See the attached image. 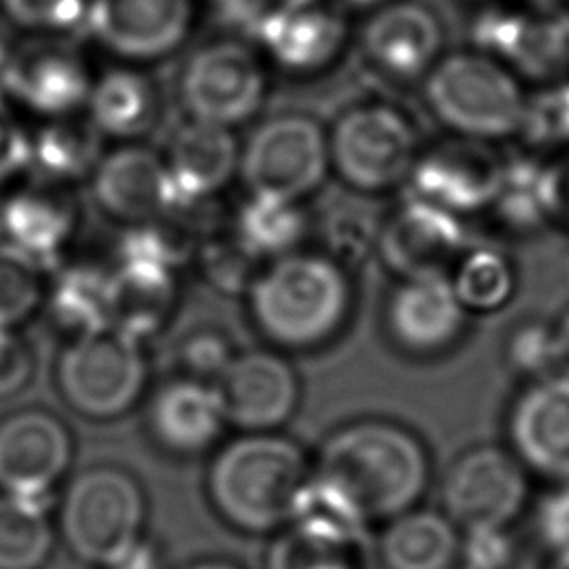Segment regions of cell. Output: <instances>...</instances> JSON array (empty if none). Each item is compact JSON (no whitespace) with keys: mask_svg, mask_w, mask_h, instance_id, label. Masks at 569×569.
Returning a JSON list of instances; mask_svg holds the SVG:
<instances>
[{"mask_svg":"<svg viewBox=\"0 0 569 569\" xmlns=\"http://www.w3.org/2000/svg\"><path fill=\"white\" fill-rule=\"evenodd\" d=\"M427 482L429 456L420 438L393 420L362 418L322 442L311 460L307 507L365 529L413 509Z\"/></svg>","mask_w":569,"mask_h":569,"instance_id":"cell-1","label":"cell"},{"mask_svg":"<svg viewBox=\"0 0 569 569\" xmlns=\"http://www.w3.org/2000/svg\"><path fill=\"white\" fill-rule=\"evenodd\" d=\"M311 460L302 447L273 431H247L222 445L207 471L218 516L244 533H276L309 500Z\"/></svg>","mask_w":569,"mask_h":569,"instance_id":"cell-2","label":"cell"},{"mask_svg":"<svg viewBox=\"0 0 569 569\" xmlns=\"http://www.w3.org/2000/svg\"><path fill=\"white\" fill-rule=\"evenodd\" d=\"M353 302L345 267L322 251H291L269 260L247 291L258 331L280 349L307 351L329 342Z\"/></svg>","mask_w":569,"mask_h":569,"instance_id":"cell-3","label":"cell"},{"mask_svg":"<svg viewBox=\"0 0 569 569\" xmlns=\"http://www.w3.org/2000/svg\"><path fill=\"white\" fill-rule=\"evenodd\" d=\"M147 498L124 469L100 465L80 471L58 507V533L67 549L98 569H118L144 540Z\"/></svg>","mask_w":569,"mask_h":569,"instance_id":"cell-4","label":"cell"},{"mask_svg":"<svg viewBox=\"0 0 569 569\" xmlns=\"http://www.w3.org/2000/svg\"><path fill=\"white\" fill-rule=\"evenodd\" d=\"M422 93L453 136L487 142L518 133L527 100L520 76L473 47L442 53L422 78Z\"/></svg>","mask_w":569,"mask_h":569,"instance_id":"cell-5","label":"cell"},{"mask_svg":"<svg viewBox=\"0 0 569 569\" xmlns=\"http://www.w3.org/2000/svg\"><path fill=\"white\" fill-rule=\"evenodd\" d=\"M56 385L84 418L111 420L127 413L147 387L140 340L111 325L73 336L58 358Z\"/></svg>","mask_w":569,"mask_h":569,"instance_id":"cell-6","label":"cell"},{"mask_svg":"<svg viewBox=\"0 0 569 569\" xmlns=\"http://www.w3.org/2000/svg\"><path fill=\"white\" fill-rule=\"evenodd\" d=\"M329 136L331 169L362 193L405 184L420 149L411 120L387 102H360L342 111Z\"/></svg>","mask_w":569,"mask_h":569,"instance_id":"cell-7","label":"cell"},{"mask_svg":"<svg viewBox=\"0 0 569 569\" xmlns=\"http://www.w3.org/2000/svg\"><path fill=\"white\" fill-rule=\"evenodd\" d=\"M329 171V136L307 113L262 120L240 149L238 176L249 193L305 200Z\"/></svg>","mask_w":569,"mask_h":569,"instance_id":"cell-8","label":"cell"},{"mask_svg":"<svg viewBox=\"0 0 569 569\" xmlns=\"http://www.w3.org/2000/svg\"><path fill=\"white\" fill-rule=\"evenodd\" d=\"M473 49L516 76L560 80L569 71V9L560 4H489L471 20Z\"/></svg>","mask_w":569,"mask_h":569,"instance_id":"cell-9","label":"cell"},{"mask_svg":"<svg viewBox=\"0 0 569 569\" xmlns=\"http://www.w3.org/2000/svg\"><path fill=\"white\" fill-rule=\"evenodd\" d=\"M267 73L260 56L236 42L216 40L189 56L178 80L187 118L233 129L262 107Z\"/></svg>","mask_w":569,"mask_h":569,"instance_id":"cell-10","label":"cell"},{"mask_svg":"<svg viewBox=\"0 0 569 569\" xmlns=\"http://www.w3.org/2000/svg\"><path fill=\"white\" fill-rule=\"evenodd\" d=\"M529 493L527 469L511 449L482 445L465 451L447 471L442 502L462 529H507Z\"/></svg>","mask_w":569,"mask_h":569,"instance_id":"cell-11","label":"cell"},{"mask_svg":"<svg viewBox=\"0 0 569 569\" xmlns=\"http://www.w3.org/2000/svg\"><path fill=\"white\" fill-rule=\"evenodd\" d=\"M249 33L278 69L307 76L340 58L349 27L329 0H271Z\"/></svg>","mask_w":569,"mask_h":569,"instance_id":"cell-12","label":"cell"},{"mask_svg":"<svg viewBox=\"0 0 569 569\" xmlns=\"http://www.w3.org/2000/svg\"><path fill=\"white\" fill-rule=\"evenodd\" d=\"M502 162L487 140L451 136L418 153L405 180L407 196L458 216L487 211Z\"/></svg>","mask_w":569,"mask_h":569,"instance_id":"cell-13","label":"cell"},{"mask_svg":"<svg viewBox=\"0 0 569 569\" xmlns=\"http://www.w3.org/2000/svg\"><path fill=\"white\" fill-rule=\"evenodd\" d=\"M193 18V0H91L84 29L116 58L140 64L180 49Z\"/></svg>","mask_w":569,"mask_h":569,"instance_id":"cell-14","label":"cell"},{"mask_svg":"<svg viewBox=\"0 0 569 569\" xmlns=\"http://www.w3.org/2000/svg\"><path fill=\"white\" fill-rule=\"evenodd\" d=\"M467 247L462 216L418 198L405 196L380 222L378 256L398 278L449 276Z\"/></svg>","mask_w":569,"mask_h":569,"instance_id":"cell-15","label":"cell"},{"mask_svg":"<svg viewBox=\"0 0 569 569\" xmlns=\"http://www.w3.org/2000/svg\"><path fill=\"white\" fill-rule=\"evenodd\" d=\"M507 433L527 471L569 485V369L533 378L520 391Z\"/></svg>","mask_w":569,"mask_h":569,"instance_id":"cell-16","label":"cell"},{"mask_svg":"<svg viewBox=\"0 0 569 569\" xmlns=\"http://www.w3.org/2000/svg\"><path fill=\"white\" fill-rule=\"evenodd\" d=\"M73 438L67 425L42 409H22L0 420V493L44 498L69 471Z\"/></svg>","mask_w":569,"mask_h":569,"instance_id":"cell-17","label":"cell"},{"mask_svg":"<svg viewBox=\"0 0 569 569\" xmlns=\"http://www.w3.org/2000/svg\"><path fill=\"white\" fill-rule=\"evenodd\" d=\"M227 425L242 431H273L300 400V382L289 360L269 349L242 351L213 380Z\"/></svg>","mask_w":569,"mask_h":569,"instance_id":"cell-18","label":"cell"},{"mask_svg":"<svg viewBox=\"0 0 569 569\" xmlns=\"http://www.w3.org/2000/svg\"><path fill=\"white\" fill-rule=\"evenodd\" d=\"M93 78L84 60L53 38L11 47L4 91L42 120L78 113L87 107Z\"/></svg>","mask_w":569,"mask_h":569,"instance_id":"cell-19","label":"cell"},{"mask_svg":"<svg viewBox=\"0 0 569 569\" xmlns=\"http://www.w3.org/2000/svg\"><path fill=\"white\" fill-rule=\"evenodd\" d=\"M445 27L420 0H389L369 11L362 49L369 62L396 80L425 78L440 60Z\"/></svg>","mask_w":569,"mask_h":569,"instance_id":"cell-20","label":"cell"},{"mask_svg":"<svg viewBox=\"0 0 569 569\" xmlns=\"http://www.w3.org/2000/svg\"><path fill=\"white\" fill-rule=\"evenodd\" d=\"M467 316L447 273L400 278L387 300L389 336L400 349L418 356L451 347L462 336Z\"/></svg>","mask_w":569,"mask_h":569,"instance_id":"cell-21","label":"cell"},{"mask_svg":"<svg viewBox=\"0 0 569 569\" xmlns=\"http://www.w3.org/2000/svg\"><path fill=\"white\" fill-rule=\"evenodd\" d=\"M240 149L233 129L187 118L164 156L176 211L187 213L220 193L240 171Z\"/></svg>","mask_w":569,"mask_h":569,"instance_id":"cell-22","label":"cell"},{"mask_svg":"<svg viewBox=\"0 0 569 569\" xmlns=\"http://www.w3.org/2000/svg\"><path fill=\"white\" fill-rule=\"evenodd\" d=\"M91 176L100 209L127 224L176 211L167 160L149 147L120 144L100 156Z\"/></svg>","mask_w":569,"mask_h":569,"instance_id":"cell-23","label":"cell"},{"mask_svg":"<svg viewBox=\"0 0 569 569\" xmlns=\"http://www.w3.org/2000/svg\"><path fill=\"white\" fill-rule=\"evenodd\" d=\"M78 227V204L64 182L40 178L11 191L0 204L2 242L49 267Z\"/></svg>","mask_w":569,"mask_h":569,"instance_id":"cell-24","label":"cell"},{"mask_svg":"<svg viewBox=\"0 0 569 569\" xmlns=\"http://www.w3.org/2000/svg\"><path fill=\"white\" fill-rule=\"evenodd\" d=\"M227 425L213 382L182 376L164 382L149 405V429L171 453L193 456L209 449Z\"/></svg>","mask_w":569,"mask_h":569,"instance_id":"cell-25","label":"cell"},{"mask_svg":"<svg viewBox=\"0 0 569 569\" xmlns=\"http://www.w3.org/2000/svg\"><path fill=\"white\" fill-rule=\"evenodd\" d=\"M264 569H362V527L307 507L273 533Z\"/></svg>","mask_w":569,"mask_h":569,"instance_id":"cell-26","label":"cell"},{"mask_svg":"<svg viewBox=\"0 0 569 569\" xmlns=\"http://www.w3.org/2000/svg\"><path fill=\"white\" fill-rule=\"evenodd\" d=\"M178 302L176 271L149 262H118L109 271V325L136 340L156 336Z\"/></svg>","mask_w":569,"mask_h":569,"instance_id":"cell-27","label":"cell"},{"mask_svg":"<svg viewBox=\"0 0 569 569\" xmlns=\"http://www.w3.org/2000/svg\"><path fill=\"white\" fill-rule=\"evenodd\" d=\"M458 529L447 513L413 507L387 522L380 560L385 569H451L460 558Z\"/></svg>","mask_w":569,"mask_h":569,"instance_id":"cell-28","label":"cell"},{"mask_svg":"<svg viewBox=\"0 0 569 569\" xmlns=\"http://www.w3.org/2000/svg\"><path fill=\"white\" fill-rule=\"evenodd\" d=\"M158 89L138 67H113L93 78L87 118L102 136L131 140L149 131L158 118Z\"/></svg>","mask_w":569,"mask_h":569,"instance_id":"cell-29","label":"cell"},{"mask_svg":"<svg viewBox=\"0 0 569 569\" xmlns=\"http://www.w3.org/2000/svg\"><path fill=\"white\" fill-rule=\"evenodd\" d=\"M231 231L258 260L269 262L298 251L309 233V213L302 200L249 193Z\"/></svg>","mask_w":569,"mask_h":569,"instance_id":"cell-30","label":"cell"},{"mask_svg":"<svg viewBox=\"0 0 569 569\" xmlns=\"http://www.w3.org/2000/svg\"><path fill=\"white\" fill-rule=\"evenodd\" d=\"M100 136L87 116L47 118L31 136V167L38 169L40 178L69 184L98 164Z\"/></svg>","mask_w":569,"mask_h":569,"instance_id":"cell-31","label":"cell"},{"mask_svg":"<svg viewBox=\"0 0 569 569\" xmlns=\"http://www.w3.org/2000/svg\"><path fill=\"white\" fill-rule=\"evenodd\" d=\"M49 316L71 336L109 325V271L71 264L47 284Z\"/></svg>","mask_w":569,"mask_h":569,"instance_id":"cell-32","label":"cell"},{"mask_svg":"<svg viewBox=\"0 0 569 569\" xmlns=\"http://www.w3.org/2000/svg\"><path fill=\"white\" fill-rule=\"evenodd\" d=\"M56 545V529L36 498L0 493V569H38Z\"/></svg>","mask_w":569,"mask_h":569,"instance_id":"cell-33","label":"cell"},{"mask_svg":"<svg viewBox=\"0 0 569 569\" xmlns=\"http://www.w3.org/2000/svg\"><path fill=\"white\" fill-rule=\"evenodd\" d=\"M451 284L469 313H491L502 309L516 291V269L511 258L496 247H467L449 271Z\"/></svg>","mask_w":569,"mask_h":569,"instance_id":"cell-34","label":"cell"},{"mask_svg":"<svg viewBox=\"0 0 569 569\" xmlns=\"http://www.w3.org/2000/svg\"><path fill=\"white\" fill-rule=\"evenodd\" d=\"M487 211L509 231L525 233L542 227L549 220L545 204V162L531 156L505 158L498 189Z\"/></svg>","mask_w":569,"mask_h":569,"instance_id":"cell-35","label":"cell"},{"mask_svg":"<svg viewBox=\"0 0 569 569\" xmlns=\"http://www.w3.org/2000/svg\"><path fill=\"white\" fill-rule=\"evenodd\" d=\"M180 216L182 211H169L129 224L118 244V262H149L178 271L196 260L200 240Z\"/></svg>","mask_w":569,"mask_h":569,"instance_id":"cell-36","label":"cell"},{"mask_svg":"<svg viewBox=\"0 0 569 569\" xmlns=\"http://www.w3.org/2000/svg\"><path fill=\"white\" fill-rule=\"evenodd\" d=\"M44 264L0 240V327L16 329L44 302Z\"/></svg>","mask_w":569,"mask_h":569,"instance_id":"cell-37","label":"cell"},{"mask_svg":"<svg viewBox=\"0 0 569 569\" xmlns=\"http://www.w3.org/2000/svg\"><path fill=\"white\" fill-rule=\"evenodd\" d=\"M196 262L200 264L202 276L218 291L229 296H247L260 269L267 264L258 260L229 229L218 236L200 240L196 251Z\"/></svg>","mask_w":569,"mask_h":569,"instance_id":"cell-38","label":"cell"},{"mask_svg":"<svg viewBox=\"0 0 569 569\" xmlns=\"http://www.w3.org/2000/svg\"><path fill=\"white\" fill-rule=\"evenodd\" d=\"M378 240L380 222L358 207H338L322 222V253L347 271L365 264L373 253H378Z\"/></svg>","mask_w":569,"mask_h":569,"instance_id":"cell-39","label":"cell"},{"mask_svg":"<svg viewBox=\"0 0 569 569\" xmlns=\"http://www.w3.org/2000/svg\"><path fill=\"white\" fill-rule=\"evenodd\" d=\"M518 133L533 147H569V80L545 82L527 96Z\"/></svg>","mask_w":569,"mask_h":569,"instance_id":"cell-40","label":"cell"},{"mask_svg":"<svg viewBox=\"0 0 569 569\" xmlns=\"http://www.w3.org/2000/svg\"><path fill=\"white\" fill-rule=\"evenodd\" d=\"M505 353L511 369L531 380L565 367L558 333L542 322L518 325L507 338Z\"/></svg>","mask_w":569,"mask_h":569,"instance_id":"cell-41","label":"cell"},{"mask_svg":"<svg viewBox=\"0 0 569 569\" xmlns=\"http://www.w3.org/2000/svg\"><path fill=\"white\" fill-rule=\"evenodd\" d=\"M91 0H0L4 13L36 33L71 31L87 24Z\"/></svg>","mask_w":569,"mask_h":569,"instance_id":"cell-42","label":"cell"},{"mask_svg":"<svg viewBox=\"0 0 569 569\" xmlns=\"http://www.w3.org/2000/svg\"><path fill=\"white\" fill-rule=\"evenodd\" d=\"M233 356L227 336L216 329L191 331L178 347V360L184 376L200 380H216Z\"/></svg>","mask_w":569,"mask_h":569,"instance_id":"cell-43","label":"cell"},{"mask_svg":"<svg viewBox=\"0 0 569 569\" xmlns=\"http://www.w3.org/2000/svg\"><path fill=\"white\" fill-rule=\"evenodd\" d=\"M513 560V542L507 529H467L460 540L465 569H507Z\"/></svg>","mask_w":569,"mask_h":569,"instance_id":"cell-44","label":"cell"},{"mask_svg":"<svg viewBox=\"0 0 569 569\" xmlns=\"http://www.w3.org/2000/svg\"><path fill=\"white\" fill-rule=\"evenodd\" d=\"M31 167V136L0 100V187L13 182Z\"/></svg>","mask_w":569,"mask_h":569,"instance_id":"cell-45","label":"cell"},{"mask_svg":"<svg viewBox=\"0 0 569 569\" xmlns=\"http://www.w3.org/2000/svg\"><path fill=\"white\" fill-rule=\"evenodd\" d=\"M33 376V353L16 329L0 327V398L27 387Z\"/></svg>","mask_w":569,"mask_h":569,"instance_id":"cell-46","label":"cell"},{"mask_svg":"<svg viewBox=\"0 0 569 569\" xmlns=\"http://www.w3.org/2000/svg\"><path fill=\"white\" fill-rule=\"evenodd\" d=\"M536 531L551 553L569 549V485H560L540 502Z\"/></svg>","mask_w":569,"mask_h":569,"instance_id":"cell-47","label":"cell"},{"mask_svg":"<svg viewBox=\"0 0 569 569\" xmlns=\"http://www.w3.org/2000/svg\"><path fill=\"white\" fill-rule=\"evenodd\" d=\"M545 204L549 220L569 224V151L545 164Z\"/></svg>","mask_w":569,"mask_h":569,"instance_id":"cell-48","label":"cell"},{"mask_svg":"<svg viewBox=\"0 0 569 569\" xmlns=\"http://www.w3.org/2000/svg\"><path fill=\"white\" fill-rule=\"evenodd\" d=\"M211 2L249 31L271 0H211Z\"/></svg>","mask_w":569,"mask_h":569,"instance_id":"cell-49","label":"cell"},{"mask_svg":"<svg viewBox=\"0 0 569 569\" xmlns=\"http://www.w3.org/2000/svg\"><path fill=\"white\" fill-rule=\"evenodd\" d=\"M118 569H158V556L153 545L144 538Z\"/></svg>","mask_w":569,"mask_h":569,"instance_id":"cell-50","label":"cell"},{"mask_svg":"<svg viewBox=\"0 0 569 569\" xmlns=\"http://www.w3.org/2000/svg\"><path fill=\"white\" fill-rule=\"evenodd\" d=\"M556 333H558V342H560V351H562V362H565V367H569V309L560 318Z\"/></svg>","mask_w":569,"mask_h":569,"instance_id":"cell-51","label":"cell"},{"mask_svg":"<svg viewBox=\"0 0 569 569\" xmlns=\"http://www.w3.org/2000/svg\"><path fill=\"white\" fill-rule=\"evenodd\" d=\"M545 569H569V549L553 551L549 562L545 565Z\"/></svg>","mask_w":569,"mask_h":569,"instance_id":"cell-52","label":"cell"},{"mask_svg":"<svg viewBox=\"0 0 569 569\" xmlns=\"http://www.w3.org/2000/svg\"><path fill=\"white\" fill-rule=\"evenodd\" d=\"M187 569H240V567L233 562H227V560H200V562L189 565Z\"/></svg>","mask_w":569,"mask_h":569,"instance_id":"cell-53","label":"cell"},{"mask_svg":"<svg viewBox=\"0 0 569 569\" xmlns=\"http://www.w3.org/2000/svg\"><path fill=\"white\" fill-rule=\"evenodd\" d=\"M347 7H353V9H362V11H373L378 9L380 4L389 2V0H342Z\"/></svg>","mask_w":569,"mask_h":569,"instance_id":"cell-54","label":"cell"},{"mask_svg":"<svg viewBox=\"0 0 569 569\" xmlns=\"http://www.w3.org/2000/svg\"><path fill=\"white\" fill-rule=\"evenodd\" d=\"M525 2H531V4H560V0H525Z\"/></svg>","mask_w":569,"mask_h":569,"instance_id":"cell-55","label":"cell"}]
</instances>
